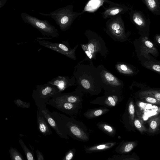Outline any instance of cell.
Here are the masks:
<instances>
[{"mask_svg": "<svg viewBox=\"0 0 160 160\" xmlns=\"http://www.w3.org/2000/svg\"><path fill=\"white\" fill-rule=\"evenodd\" d=\"M60 129L73 139L86 142L89 138L86 126L81 121L58 112H51Z\"/></svg>", "mask_w": 160, "mask_h": 160, "instance_id": "6da1fadb", "label": "cell"}, {"mask_svg": "<svg viewBox=\"0 0 160 160\" xmlns=\"http://www.w3.org/2000/svg\"><path fill=\"white\" fill-rule=\"evenodd\" d=\"M90 65L86 63V59L81 60L74 68L73 75L77 88L83 92L92 93L94 90L92 71Z\"/></svg>", "mask_w": 160, "mask_h": 160, "instance_id": "7a4b0ae2", "label": "cell"}, {"mask_svg": "<svg viewBox=\"0 0 160 160\" xmlns=\"http://www.w3.org/2000/svg\"><path fill=\"white\" fill-rule=\"evenodd\" d=\"M72 4L64 7L60 8L48 14L39 12L42 15L48 16L53 19L60 29L63 32L69 29L75 20L84 13L74 12Z\"/></svg>", "mask_w": 160, "mask_h": 160, "instance_id": "3957f363", "label": "cell"}, {"mask_svg": "<svg viewBox=\"0 0 160 160\" xmlns=\"http://www.w3.org/2000/svg\"><path fill=\"white\" fill-rule=\"evenodd\" d=\"M21 17L27 23L39 31L42 35L52 39L59 37V32L56 27L46 20H42L25 13H21Z\"/></svg>", "mask_w": 160, "mask_h": 160, "instance_id": "277c9868", "label": "cell"}, {"mask_svg": "<svg viewBox=\"0 0 160 160\" xmlns=\"http://www.w3.org/2000/svg\"><path fill=\"white\" fill-rule=\"evenodd\" d=\"M59 92H61L56 86L47 83L37 85L33 92L36 105L38 107L46 106L49 99Z\"/></svg>", "mask_w": 160, "mask_h": 160, "instance_id": "5b68a950", "label": "cell"}, {"mask_svg": "<svg viewBox=\"0 0 160 160\" xmlns=\"http://www.w3.org/2000/svg\"><path fill=\"white\" fill-rule=\"evenodd\" d=\"M37 39L38 40L37 41L40 45L62 54L72 59H77L75 52L78 44L72 48L68 41H62V42L55 43Z\"/></svg>", "mask_w": 160, "mask_h": 160, "instance_id": "8992f818", "label": "cell"}, {"mask_svg": "<svg viewBox=\"0 0 160 160\" xmlns=\"http://www.w3.org/2000/svg\"><path fill=\"white\" fill-rule=\"evenodd\" d=\"M46 105H49L70 116H75L82 108V103H73L51 99H49Z\"/></svg>", "mask_w": 160, "mask_h": 160, "instance_id": "52a82bcc", "label": "cell"}, {"mask_svg": "<svg viewBox=\"0 0 160 160\" xmlns=\"http://www.w3.org/2000/svg\"><path fill=\"white\" fill-rule=\"evenodd\" d=\"M58 92L52 96V99L73 103H82L83 92L78 88L72 92L62 93Z\"/></svg>", "mask_w": 160, "mask_h": 160, "instance_id": "ba28073f", "label": "cell"}, {"mask_svg": "<svg viewBox=\"0 0 160 160\" xmlns=\"http://www.w3.org/2000/svg\"><path fill=\"white\" fill-rule=\"evenodd\" d=\"M38 110L42 113L50 126L55 131L59 136L63 139H69L68 136L60 129L56 121L52 117L51 112L46 106L38 107Z\"/></svg>", "mask_w": 160, "mask_h": 160, "instance_id": "9c48e42d", "label": "cell"}, {"mask_svg": "<svg viewBox=\"0 0 160 160\" xmlns=\"http://www.w3.org/2000/svg\"><path fill=\"white\" fill-rule=\"evenodd\" d=\"M47 83L56 86L62 92L68 88L75 85L76 80L73 75L70 77L58 76L48 82Z\"/></svg>", "mask_w": 160, "mask_h": 160, "instance_id": "30bf717a", "label": "cell"}, {"mask_svg": "<svg viewBox=\"0 0 160 160\" xmlns=\"http://www.w3.org/2000/svg\"><path fill=\"white\" fill-rule=\"evenodd\" d=\"M37 123L38 130L44 136L52 134L50 126L42 113L38 110L37 112Z\"/></svg>", "mask_w": 160, "mask_h": 160, "instance_id": "8fae6325", "label": "cell"}, {"mask_svg": "<svg viewBox=\"0 0 160 160\" xmlns=\"http://www.w3.org/2000/svg\"><path fill=\"white\" fill-rule=\"evenodd\" d=\"M115 144V142L108 143L86 147L85 148V151L87 153H91L96 151L105 150L112 148Z\"/></svg>", "mask_w": 160, "mask_h": 160, "instance_id": "7c38bea8", "label": "cell"}, {"mask_svg": "<svg viewBox=\"0 0 160 160\" xmlns=\"http://www.w3.org/2000/svg\"><path fill=\"white\" fill-rule=\"evenodd\" d=\"M149 128L148 132L151 133H154L158 131L160 125L159 116L151 118L149 121Z\"/></svg>", "mask_w": 160, "mask_h": 160, "instance_id": "4fadbf2b", "label": "cell"}, {"mask_svg": "<svg viewBox=\"0 0 160 160\" xmlns=\"http://www.w3.org/2000/svg\"><path fill=\"white\" fill-rule=\"evenodd\" d=\"M108 110L102 109H94L88 110L83 113V116L88 119L96 118L105 113Z\"/></svg>", "mask_w": 160, "mask_h": 160, "instance_id": "5bb4252c", "label": "cell"}, {"mask_svg": "<svg viewBox=\"0 0 160 160\" xmlns=\"http://www.w3.org/2000/svg\"><path fill=\"white\" fill-rule=\"evenodd\" d=\"M137 142H130L124 143L120 150L122 153H128L130 152L136 146Z\"/></svg>", "mask_w": 160, "mask_h": 160, "instance_id": "9a60e30c", "label": "cell"}, {"mask_svg": "<svg viewBox=\"0 0 160 160\" xmlns=\"http://www.w3.org/2000/svg\"><path fill=\"white\" fill-rule=\"evenodd\" d=\"M98 128L109 135H113L115 133V129L110 126L105 124L100 123L97 124Z\"/></svg>", "mask_w": 160, "mask_h": 160, "instance_id": "2e32d148", "label": "cell"}, {"mask_svg": "<svg viewBox=\"0 0 160 160\" xmlns=\"http://www.w3.org/2000/svg\"><path fill=\"white\" fill-rule=\"evenodd\" d=\"M133 123L135 127L141 133H142L147 131L142 120L136 118L134 120Z\"/></svg>", "mask_w": 160, "mask_h": 160, "instance_id": "e0dca14e", "label": "cell"}, {"mask_svg": "<svg viewBox=\"0 0 160 160\" xmlns=\"http://www.w3.org/2000/svg\"><path fill=\"white\" fill-rule=\"evenodd\" d=\"M143 96H149L153 97L158 101H160V93L156 91H148L143 92L141 93Z\"/></svg>", "mask_w": 160, "mask_h": 160, "instance_id": "ac0fdd59", "label": "cell"}, {"mask_svg": "<svg viewBox=\"0 0 160 160\" xmlns=\"http://www.w3.org/2000/svg\"><path fill=\"white\" fill-rule=\"evenodd\" d=\"M118 101V97L115 96H112L108 97L106 99L105 103L109 106H114L116 105Z\"/></svg>", "mask_w": 160, "mask_h": 160, "instance_id": "d6986e66", "label": "cell"}, {"mask_svg": "<svg viewBox=\"0 0 160 160\" xmlns=\"http://www.w3.org/2000/svg\"><path fill=\"white\" fill-rule=\"evenodd\" d=\"M133 19L134 22L139 26H142L144 25V21L138 13H135L133 14Z\"/></svg>", "mask_w": 160, "mask_h": 160, "instance_id": "ffe728a7", "label": "cell"}, {"mask_svg": "<svg viewBox=\"0 0 160 160\" xmlns=\"http://www.w3.org/2000/svg\"><path fill=\"white\" fill-rule=\"evenodd\" d=\"M128 111L130 118V123L133 124L134 120L135 108L132 102H130L128 106Z\"/></svg>", "mask_w": 160, "mask_h": 160, "instance_id": "44dd1931", "label": "cell"}, {"mask_svg": "<svg viewBox=\"0 0 160 160\" xmlns=\"http://www.w3.org/2000/svg\"><path fill=\"white\" fill-rule=\"evenodd\" d=\"M76 150L75 148H72L68 150L66 153L63 158L62 160H71L74 158Z\"/></svg>", "mask_w": 160, "mask_h": 160, "instance_id": "7402d4cb", "label": "cell"}, {"mask_svg": "<svg viewBox=\"0 0 160 160\" xmlns=\"http://www.w3.org/2000/svg\"><path fill=\"white\" fill-rule=\"evenodd\" d=\"M122 10V9L119 8H113L107 10L105 12V14L107 16H113L116 15Z\"/></svg>", "mask_w": 160, "mask_h": 160, "instance_id": "603a6c76", "label": "cell"}, {"mask_svg": "<svg viewBox=\"0 0 160 160\" xmlns=\"http://www.w3.org/2000/svg\"><path fill=\"white\" fill-rule=\"evenodd\" d=\"M111 28L112 30L115 31L116 33L118 34L121 32V26L120 23L118 21H115L112 23L111 25Z\"/></svg>", "mask_w": 160, "mask_h": 160, "instance_id": "cb8c5ba5", "label": "cell"}, {"mask_svg": "<svg viewBox=\"0 0 160 160\" xmlns=\"http://www.w3.org/2000/svg\"><path fill=\"white\" fill-rule=\"evenodd\" d=\"M145 2L149 9L152 10H155L157 6L156 0H145Z\"/></svg>", "mask_w": 160, "mask_h": 160, "instance_id": "d4e9b609", "label": "cell"}, {"mask_svg": "<svg viewBox=\"0 0 160 160\" xmlns=\"http://www.w3.org/2000/svg\"><path fill=\"white\" fill-rule=\"evenodd\" d=\"M80 45L87 57L90 59H92L93 57L88 49L87 44H80Z\"/></svg>", "mask_w": 160, "mask_h": 160, "instance_id": "484cf974", "label": "cell"}, {"mask_svg": "<svg viewBox=\"0 0 160 160\" xmlns=\"http://www.w3.org/2000/svg\"><path fill=\"white\" fill-rule=\"evenodd\" d=\"M148 102L153 104H160V101H158L155 98L149 96H145L142 98Z\"/></svg>", "mask_w": 160, "mask_h": 160, "instance_id": "4316f807", "label": "cell"}, {"mask_svg": "<svg viewBox=\"0 0 160 160\" xmlns=\"http://www.w3.org/2000/svg\"><path fill=\"white\" fill-rule=\"evenodd\" d=\"M105 77L107 81L112 83H113L112 82L115 81L114 77L110 73H106L105 74Z\"/></svg>", "mask_w": 160, "mask_h": 160, "instance_id": "83f0119b", "label": "cell"}, {"mask_svg": "<svg viewBox=\"0 0 160 160\" xmlns=\"http://www.w3.org/2000/svg\"><path fill=\"white\" fill-rule=\"evenodd\" d=\"M37 158L38 160H44V156L42 152L38 150L36 151Z\"/></svg>", "mask_w": 160, "mask_h": 160, "instance_id": "f1b7e54d", "label": "cell"}, {"mask_svg": "<svg viewBox=\"0 0 160 160\" xmlns=\"http://www.w3.org/2000/svg\"><path fill=\"white\" fill-rule=\"evenodd\" d=\"M27 157L28 160H33L34 159L33 156L30 152H28L27 153Z\"/></svg>", "mask_w": 160, "mask_h": 160, "instance_id": "f546056e", "label": "cell"}, {"mask_svg": "<svg viewBox=\"0 0 160 160\" xmlns=\"http://www.w3.org/2000/svg\"><path fill=\"white\" fill-rule=\"evenodd\" d=\"M145 44L149 48H152L153 46L152 43L148 40H147L145 41Z\"/></svg>", "mask_w": 160, "mask_h": 160, "instance_id": "4dcf8cb0", "label": "cell"}, {"mask_svg": "<svg viewBox=\"0 0 160 160\" xmlns=\"http://www.w3.org/2000/svg\"><path fill=\"white\" fill-rule=\"evenodd\" d=\"M152 68L154 70L159 72L160 71V66L158 65H154L152 66Z\"/></svg>", "mask_w": 160, "mask_h": 160, "instance_id": "1f68e13d", "label": "cell"}, {"mask_svg": "<svg viewBox=\"0 0 160 160\" xmlns=\"http://www.w3.org/2000/svg\"><path fill=\"white\" fill-rule=\"evenodd\" d=\"M121 69L124 71H127L128 70L127 66L124 64H122L120 66Z\"/></svg>", "mask_w": 160, "mask_h": 160, "instance_id": "d6a6232c", "label": "cell"}, {"mask_svg": "<svg viewBox=\"0 0 160 160\" xmlns=\"http://www.w3.org/2000/svg\"><path fill=\"white\" fill-rule=\"evenodd\" d=\"M5 0H0V8L2 7L5 4Z\"/></svg>", "mask_w": 160, "mask_h": 160, "instance_id": "836d02e7", "label": "cell"}, {"mask_svg": "<svg viewBox=\"0 0 160 160\" xmlns=\"http://www.w3.org/2000/svg\"><path fill=\"white\" fill-rule=\"evenodd\" d=\"M15 160H22V159L19 156L17 155L15 157Z\"/></svg>", "mask_w": 160, "mask_h": 160, "instance_id": "e575fe53", "label": "cell"}, {"mask_svg": "<svg viewBox=\"0 0 160 160\" xmlns=\"http://www.w3.org/2000/svg\"><path fill=\"white\" fill-rule=\"evenodd\" d=\"M158 42L159 43H160V38L159 37L158 39Z\"/></svg>", "mask_w": 160, "mask_h": 160, "instance_id": "d590c367", "label": "cell"}]
</instances>
